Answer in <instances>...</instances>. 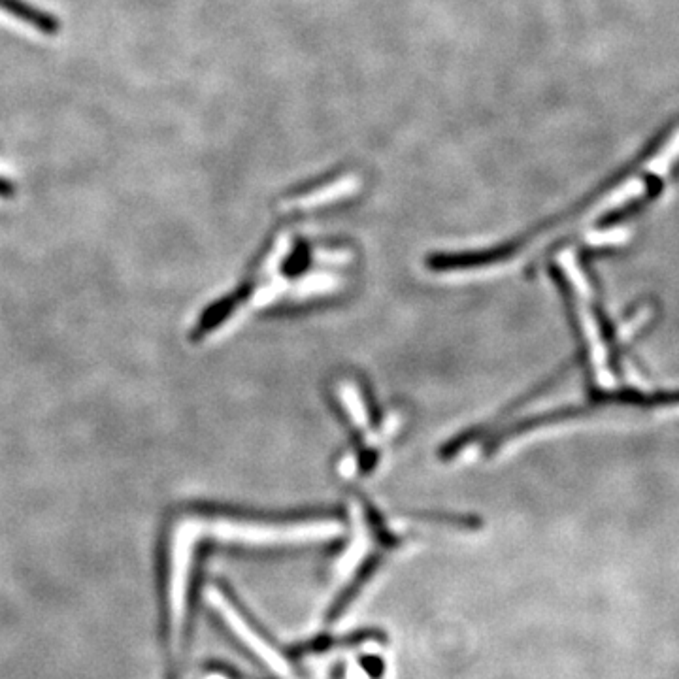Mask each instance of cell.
<instances>
[{"label": "cell", "mask_w": 679, "mask_h": 679, "mask_svg": "<svg viewBox=\"0 0 679 679\" xmlns=\"http://www.w3.org/2000/svg\"><path fill=\"white\" fill-rule=\"evenodd\" d=\"M0 8L17 19L33 25L40 33L57 34L61 29V21L57 17L51 16L48 12H42L40 8L27 4L23 0H0Z\"/></svg>", "instance_id": "obj_1"}, {"label": "cell", "mask_w": 679, "mask_h": 679, "mask_svg": "<svg viewBox=\"0 0 679 679\" xmlns=\"http://www.w3.org/2000/svg\"><path fill=\"white\" fill-rule=\"evenodd\" d=\"M14 193H16V187H14L12 183L8 182V180L0 178V197H4V199H10Z\"/></svg>", "instance_id": "obj_2"}]
</instances>
